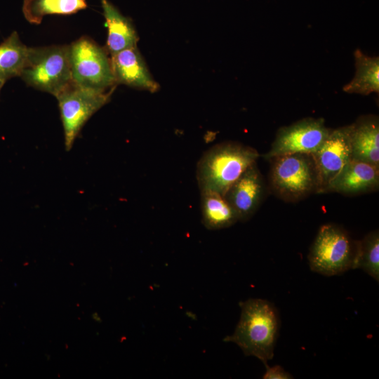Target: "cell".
<instances>
[{
	"label": "cell",
	"instance_id": "52a82bcc",
	"mask_svg": "<svg viewBox=\"0 0 379 379\" xmlns=\"http://www.w3.org/2000/svg\"><path fill=\"white\" fill-rule=\"evenodd\" d=\"M114 89L84 88L72 81L55 97L58 101L67 151L72 149L86 121L109 102Z\"/></svg>",
	"mask_w": 379,
	"mask_h": 379
},
{
	"label": "cell",
	"instance_id": "8fae6325",
	"mask_svg": "<svg viewBox=\"0 0 379 379\" xmlns=\"http://www.w3.org/2000/svg\"><path fill=\"white\" fill-rule=\"evenodd\" d=\"M109 56L117 84H121L151 93H155L159 89V84L149 72L137 46L124 49Z\"/></svg>",
	"mask_w": 379,
	"mask_h": 379
},
{
	"label": "cell",
	"instance_id": "4fadbf2b",
	"mask_svg": "<svg viewBox=\"0 0 379 379\" xmlns=\"http://www.w3.org/2000/svg\"><path fill=\"white\" fill-rule=\"evenodd\" d=\"M351 125L352 158L379 168V120L375 115L361 116Z\"/></svg>",
	"mask_w": 379,
	"mask_h": 379
},
{
	"label": "cell",
	"instance_id": "2e32d148",
	"mask_svg": "<svg viewBox=\"0 0 379 379\" xmlns=\"http://www.w3.org/2000/svg\"><path fill=\"white\" fill-rule=\"evenodd\" d=\"M202 223L210 230L229 227L238 220L237 215L225 197L218 192H201Z\"/></svg>",
	"mask_w": 379,
	"mask_h": 379
},
{
	"label": "cell",
	"instance_id": "7c38bea8",
	"mask_svg": "<svg viewBox=\"0 0 379 379\" xmlns=\"http://www.w3.org/2000/svg\"><path fill=\"white\" fill-rule=\"evenodd\" d=\"M379 188V168L352 159L333 179L326 192L354 196L377 191Z\"/></svg>",
	"mask_w": 379,
	"mask_h": 379
},
{
	"label": "cell",
	"instance_id": "8992f818",
	"mask_svg": "<svg viewBox=\"0 0 379 379\" xmlns=\"http://www.w3.org/2000/svg\"><path fill=\"white\" fill-rule=\"evenodd\" d=\"M72 81L97 91L115 88L110 56L106 48L88 36H81L69 45Z\"/></svg>",
	"mask_w": 379,
	"mask_h": 379
},
{
	"label": "cell",
	"instance_id": "6da1fadb",
	"mask_svg": "<svg viewBox=\"0 0 379 379\" xmlns=\"http://www.w3.org/2000/svg\"><path fill=\"white\" fill-rule=\"evenodd\" d=\"M240 319L232 335L225 342L237 344L246 356H254L265 365L274 357L280 320L274 305L260 298L239 303Z\"/></svg>",
	"mask_w": 379,
	"mask_h": 379
},
{
	"label": "cell",
	"instance_id": "9c48e42d",
	"mask_svg": "<svg viewBox=\"0 0 379 379\" xmlns=\"http://www.w3.org/2000/svg\"><path fill=\"white\" fill-rule=\"evenodd\" d=\"M350 130L351 125L332 128L322 145L312 154L319 173V193H326L331 182L352 159Z\"/></svg>",
	"mask_w": 379,
	"mask_h": 379
},
{
	"label": "cell",
	"instance_id": "d6986e66",
	"mask_svg": "<svg viewBox=\"0 0 379 379\" xmlns=\"http://www.w3.org/2000/svg\"><path fill=\"white\" fill-rule=\"evenodd\" d=\"M361 269L379 281V233L374 230L357 241V252L354 269Z\"/></svg>",
	"mask_w": 379,
	"mask_h": 379
},
{
	"label": "cell",
	"instance_id": "30bf717a",
	"mask_svg": "<svg viewBox=\"0 0 379 379\" xmlns=\"http://www.w3.org/2000/svg\"><path fill=\"white\" fill-rule=\"evenodd\" d=\"M267 187L255 163L231 185L224 195L238 220L246 221L256 212L266 195Z\"/></svg>",
	"mask_w": 379,
	"mask_h": 379
},
{
	"label": "cell",
	"instance_id": "3957f363",
	"mask_svg": "<svg viewBox=\"0 0 379 379\" xmlns=\"http://www.w3.org/2000/svg\"><path fill=\"white\" fill-rule=\"evenodd\" d=\"M271 161L270 186L285 201H298L319 193V178L312 154L294 153L276 157Z\"/></svg>",
	"mask_w": 379,
	"mask_h": 379
},
{
	"label": "cell",
	"instance_id": "9a60e30c",
	"mask_svg": "<svg viewBox=\"0 0 379 379\" xmlns=\"http://www.w3.org/2000/svg\"><path fill=\"white\" fill-rule=\"evenodd\" d=\"M356 72L353 79L345 85L343 91L367 95L379 93V58L371 57L357 48L354 53Z\"/></svg>",
	"mask_w": 379,
	"mask_h": 379
},
{
	"label": "cell",
	"instance_id": "5bb4252c",
	"mask_svg": "<svg viewBox=\"0 0 379 379\" xmlns=\"http://www.w3.org/2000/svg\"><path fill=\"white\" fill-rule=\"evenodd\" d=\"M107 28L106 50L109 55L137 46L139 37L131 19L124 15L109 0H101Z\"/></svg>",
	"mask_w": 379,
	"mask_h": 379
},
{
	"label": "cell",
	"instance_id": "e0dca14e",
	"mask_svg": "<svg viewBox=\"0 0 379 379\" xmlns=\"http://www.w3.org/2000/svg\"><path fill=\"white\" fill-rule=\"evenodd\" d=\"M87 8L86 0H24L22 13L30 23L39 25L47 15H71Z\"/></svg>",
	"mask_w": 379,
	"mask_h": 379
},
{
	"label": "cell",
	"instance_id": "ac0fdd59",
	"mask_svg": "<svg viewBox=\"0 0 379 379\" xmlns=\"http://www.w3.org/2000/svg\"><path fill=\"white\" fill-rule=\"evenodd\" d=\"M27 51L17 32H13L0 44V79L7 81L19 77Z\"/></svg>",
	"mask_w": 379,
	"mask_h": 379
},
{
	"label": "cell",
	"instance_id": "ffe728a7",
	"mask_svg": "<svg viewBox=\"0 0 379 379\" xmlns=\"http://www.w3.org/2000/svg\"><path fill=\"white\" fill-rule=\"evenodd\" d=\"M266 371L262 376L264 379H291L293 376L284 368L279 366L275 365L274 366H269L267 364L265 365Z\"/></svg>",
	"mask_w": 379,
	"mask_h": 379
},
{
	"label": "cell",
	"instance_id": "44dd1931",
	"mask_svg": "<svg viewBox=\"0 0 379 379\" xmlns=\"http://www.w3.org/2000/svg\"><path fill=\"white\" fill-rule=\"evenodd\" d=\"M6 81L0 79V91H1L2 87L4 86V84H5Z\"/></svg>",
	"mask_w": 379,
	"mask_h": 379
},
{
	"label": "cell",
	"instance_id": "277c9868",
	"mask_svg": "<svg viewBox=\"0 0 379 379\" xmlns=\"http://www.w3.org/2000/svg\"><path fill=\"white\" fill-rule=\"evenodd\" d=\"M19 77L28 86L56 97L72 82L69 45L27 47Z\"/></svg>",
	"mask_w": 379,
	"mask_h": 379
},
{
	"label": "cell",
	"instance_id": "ba28073f",
	"mask_svg": "<svg viewBox=\"0 0 379 379\" xmlns=\"http://www.w3.org/2000/svg\"><path fill=\"white\" fill-rule=\"evenodd\" d=\"M332 128L325 125L323 118L307 117L277 132L270 149L263 155L272 158L294 153L313 154L328 136Z\"/></svg>",
	"mask_w": 379,
	"mask_h": 379
},
{
	"label": "cell",
	"instance_id": "5b68a950",
	"mask_svg": "<svg viewBox=\"0 0 379 379\" xmlns=\"http://www.w3.org/2000/svg\"><path fill=\"white\" fill-rule=\"evenodd\" d=\"M357 241L335 224L322 225L308 255L312 271L325 276L340 274L354 269Z\"/></svg>",
	"mask_w": 379,
	"mask_h": 379
},
{
	"label": "cell",
	"instance_id": "7a4b0ae2",
	"mask_svg": "<svg viewBox=\"0 0 379 379\" xmlns=\"http://www.w3.org/2000/svg\"><path fill=\"white\" fill-rule=\"evenodd\" d=\"M259 157L255 149L237 142L227 141L213 146L204 153L197 166L200 192L212 191L224 196Z\"/></svg>",
	"mask_w": 379,
	"mask_h": 379
}]
</instances>
